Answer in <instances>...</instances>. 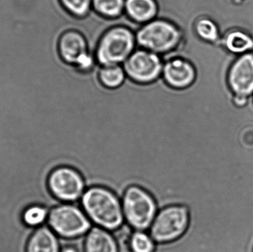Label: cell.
<instances>
[{"mask_svg": "<svg viewBox=\"0 0 253 252\" xmlns=\"http://www.w3.org/2000/svg\"><path fill=\"white\" fill-rule=\"evenodd\" d=\"M79 204L94 226L114 232L126 223L121 198L108 188H87Z\"/></svg>", "mask_w": 253, "mask_h": 252, "instance_id": "1", "label": "cell"}, {"mask_svg": "<svg viewBox=\"0 0 253 252\" xmlns=\"http://www.w3.org/2000/svg\"><path fill=\"white\" fill-rule=\"evenodd\" d=\"M181 30L174 22L156 18L135 31L137 48L164 56L175 50L182 41Z\"/></svg>", "mask_w": 253, "mask_h": 252, "instance_id": "2", "label": "cell"}, {"mask_svg": "<svg viewBox=\"0 0 253 252\" xmlns=\"http://www.w3.org/2000/svg\"><path fill=\"white\" fill-rule=\"evenodd\" d=\"M137 48L135 31L118 25L108 29L96 47V62L100 66L123 65Z\"/></svg>", "mask_w": 253, "mask_h": 252, "instance_id": "3", "label": "cell"}, {"mask_svg": "<svg viewBox=\"0 0 253 252\" xmlns=\"http://www.w3.org/2000/svg\"><path fill=\"white\" fill-rule=\"evenodd\" d=\"M47 224L63 240L83 238L93 226L79 203H61L52 208Z\"/></svg>", "mask_w": 253, "mask_h": 252, "instance_id": "4", "label": "cell"}, {"mask_svg": "<svg viewBox=\"0 0 253 252\" xmlns=\"http://www.w3.org/2000/svg\"><path fill=\"white\" fill-rule=\"evenodd\" d=\"M121 201L126 224L132 230L148 231L159 210L153 195L140 186H131Z\"/></svg>", "mask_w": 253, "mask_h": 252, "instance_id": "5", "label": "cell"}, {"mask_svg": "<svg viewBox=\"0 0 253 252\" xmlns=\"http://www.w3.org/2000/svg\"><path fill=\"white\" fill-rule=\"evenodd\" d=\"M190 212L182 205H170L158 212L148 232L156 244H168L179 239L187 232Z\"/></svg>", "mask_w": 253, "mask_h": 252, "instance_id": "6", "label": "cell"}, {"mask_svg": "<svg viewBox=\"0 0 253 252\" xmlns=\"http://www.w3.org/2000/svg\"><path fill=\"white\" fill-rule=\"evenodd\" d=\"M47 185L53 197L62 203H80L87 189L80 172L68 166L54 169L49 176Z\"/></svg>", "mask_w": 253, "mask_h": 252, "instance_id": "7", "label": "cell"}, {"mask_svg": "<svg viewBox=\"0 0 253 252\" xmlns=\"http://www.w3.org/2000/svg\"><path fill=\"white\" fill-rule=\"evenodd\" d=\"M164 60L160 55L136 48L123 65L126 76L139 84H150L162 76Z\"/></svg>", "mask_w": 253, "mask_h": 252, "instance_id": "8", "label": "cell"}, {"mask_svg": "<svg viewBox=\"0 0 253 252\" xmlns=\"http://www.w3.org/2000/svg\"><path fill=\"white\" fill-rule=\"evenodd\" d=\"M228 84L236 95H253V52L241 55L228 72Z\"/></svg>", "mask_w": 253, "mask_h": 252, "instance_id": "9", "label": "cell"}, {"mask_svg": "<svg viewBox=\"0 0 253 252\" xmlns=\"http://www.w3.org/2000/svg\"><path fill=\"white\" fill-rule=\"evenodd\" d=\"M164 62L162 77L168 85L175 89H185L193 84L196 71L191 62L179 57Z\"/></svg>", "mask_w": 253, "mask_h": 252, "instance_id": "10", "label": "cell"}, {"mask_svg": "<svg viewBox=\"0 0 253 252\" xmlns=\"http://www.w3.org/2000/svg\"><path fill=\"white\" fill-rule=\"evenodd\" d=\"M58 52L65 63L76 65L79 59L89 52L87 39L80 31L68 30L59 37Z\"/></svg>", "mask_w": 253, "mask_h": 252, "instance_id": "11", "label": "cell"}, {"mask_svg": "<svg viewBox=\"0 0 253 252\" xmlns=\"http://www.w3.org/2000/svg\"><path fill=\"white\" fill-rule=\"evenodd\" d=\"M83 252H120L115 235L99 226H92L83 238Z\"/></svg>", "mask_w": 253, "mask_h": 252, "instance_id": "12", "label": "cell"}, {"mask_svg": "<svg viewBox=\"0 0 253 252\" xmlns=\"http://www.w3.org/2000/svg\"><path fill=\"white\" fill-rule=\"evenodd\" d=\"M60 238L47 223L37 228L27 245L26 252H61Z\"/></svg>", "mask_w": 253, "mask_h": 252, "instance_id": "13", "label": "cell"}, {"mask_svg": "<svg viewBox=\"0 0 253 252\" xmlns=\"http://www.w3.org/2000/svg\"><path fill=\"white\" fill-rule=\"evenodd\" d=\"M125 12L131 20L144 25L158 17L159 6L156 0H126Z\"/></svg>", "mask_w": 253, "mask_h": 252, "instance_id": "14", "label": "cell"}, {"mask_svg": "<svg viewBox=\"0 0 253 252\" xmlns=\"http://www.w3.org/2000/svg\"><path fill=\"white\" fill-rule=\"evenodd\" d=\"M226 48L235 54L242 55L253 52V38L239 29H224L220 31Z\"/></svg>", "mask_w": 253, "mask_h": 252, "instance_id": "15", "label": "cell"}, {"mask_svg": "<svg viewBox=\"0 0 253 252\" xmlns=\"http://www.w3.org/2000/svg\"><path fill=\"white\" fill-rule=\"evenodd\" d=\"M194 28L196 35L203 41L214 43L221 38L218 25L208 16H200L195 22Z\"/></svg>", "mask_w": 253, "mask_h": 252, "instance_id": "16", "label": "cell"}, {"mask_svg": "<svg viewBox=\"0 0 253 252\" xmlns=\"http://www.w3.org/2000/svg\"><path fill=\"white\" fill-rule=\"evenodd\" d=\"M126 0H92L93 10L108 19H117L125 13Z\"/></svg>", "mask_w": 253, "mask_h": 252, "instance_id": "17", "label": "cell"}, {"mask_svg": "<svg viewBox=\"0 0 253 252\" xmlns=\"http://www.w3.org/2000/svg\"><path fill=\"white\" fill-rule=\"evenodd\" d=\"M126 75L123 65L101 66L99 70V78L106 87L115 89L124 83Z\"/></svg>", "mask_w": 253, "mask_h": 252, "instance_id": "18", "label": "cell"}, {"mask_svg": "<svg viewBox=\"0 0 253 252\" xmlns=\"http://www.w3.org/2000/svg\"><path fill=\"white\" fill-rule=\"evenodd\" d=\"M156 244L148 231L132 230L129 238L130 252H154Z\"/></svg>", "mask_w": 253, "mask_h": 252, "instance_id": "19", "label": "cell"}, {"mask_svg": "<svg viewBox=\"0 0 253 252\" xmlns=\"http://www.w3.org/2000/svg\"><path fill=\"white\" fill-rule=\"evenodd\" d=\"M50 209L42 205L29 206L22 214V220L30 227L38 228L47 223Z\"/></svg>", "mask_w": 253, "mask_h": 252, "instance_id": "20", "label": "cell"}, {"mask_svg": "<svg viewBox=\"0 0 253 252\" xmlns=\"http://www.w3.org/2000/svg\"><path fill=\"white\" fill-rule=\"evenodd\" d=\"M62 7L73 16L84 18L90 13L92 0H59Z\"/></svg>", "mask_w": 253, "mask_h": 252, "instance_id": "21", "label": "cell"}, {"mask_svg": "<svg viewBox=\"0 0 253 252\" xmlns=\"http://www.w3.org/2000/svg\"><path fill=\"white\" fill-rule=\"evenodd\" d=\"M83 238L74 240L61 239L62 250L61 252H80L83 247Z\"/></svg>", "mask_w": 253, "mask_h": 252, "instance_id": "22", "label": "cell"}]
</instances>
